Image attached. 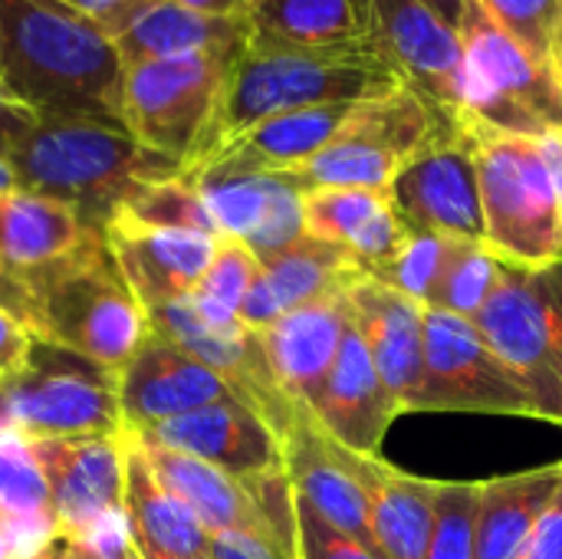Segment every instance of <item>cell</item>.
<instances>
[{
  "label": "cell",
  "instance_id": "cell-1",
  "mask_svg": "<svg viewBox=\"0 0 562 559\" xmlns=\"http://www.w3.org/2000/svg\"><path fill=\"white\" fill-rule=\"evenodd\" d=\"M0 79L40 119L122 122L119 49L63 0H0Z\"/></svg>",
  "mask_w": 562,
  "mask_h": 559
},
{
  "label": "cell",
  "instance_id": "cell-2",
  "mask_svg": "<svg viewBox=\"0 0 562 559\" xmlns=\"http://www.w3.org/2000/svg\"><path fill=\"white\" fill-rule=\"evenodd\" d=\"M0 303L40 343L86 356L115 376L151 336L148 313L119 270L102 231H89L72 254L46 267L0 273Z\"/></svg>",
  "mask_w": 562,
  "mask_h": 559
},
{
  "label": "cell",
  "instance_id": "cell-3",
  "mask_svg": "<svg viewBox=\"0 0 562 559\" xmlns=\"http://www.w3.org/2000/svg\"><path fill=\"white\" fill-rule=\"evenodd\" d=\"M7 168L16 188L66 201L92 231L138 188L181 175L178 161L145 148L122 122L95 119H40L7 155Z\"/></svg>",
  "mask_w": 562,
  "mask_h": 559
},
{
  "label": "cell",
  "instance_id": "cell-4",
  "mask_svg": "<svg viewBox=\"0 0 562 559\" xmlns=\"http://www.w3.org/2000/svg\"><path fill=\"white\" fill-rule=\"evenodd\" d=\"M398 86V76L372 53V46L286 49L250 43L231 66L211 132L191 165L204 161L221 145L270 115L333 102H366Z\"/></svg>",
  "mask_w": 562,
  "mask_h": 559
},
{
  "label": "cell",
  "instance_id": "cell-5",
  "mask_svg": "<svg viewBox=\"0 0 562 559\" xmlns=\"http://www.w3.org/2000/svg\"><path fill=\"white\" fill-rule=\"evenodd\" d=\"M481 185L484 244L514 267L562 264V214L540 142L468 125Z\"/></svg>",
  "mask_w": 562,
  "mask_h": 559
},
{
  "label": "cell",
  "instance_id": "cell-6",
  "mask_svg": "<svg viewBox=\"0 0 562 559\" xmlns=\"http://www.w3.org/2000/svg\"><path fill=\"white\" fill-rule=\"evenodd\" d=\"M464 43V125L540 138L562 132V86L550 66L497 26L477 0L461 16Z\"/></svg>",
  "mask_w": 562,
  "mask_h": 559
},
{
  "label": "cell",
  "instance_id": "cell-7",
  "mask_svg": "<svg viewBox=\"0 0 562 559\" xmlns=\"http://www.w3.org/2000/svg\"><path fill=\"white\" fill-rule=\"evenodd\" d=\"M458 122L438 115L408 86L356 105L339 135L306 165L283 171L300 194L319 188H375L389 191L395 175L441 132Z\"/></svg>",
  "mask_w": 562,
  "mask_h": 559
},
{
  "label": "cell",
  "instance_id": "cell-8",
  "mask_svg": "<svg viewBox=\"0 0 562 559\" xmlns=\"http://www.w3.org/2000/svg\"><path fill=\"white\" fill-rule=\"evenodd\" d=\"M0 425L26 441L125 435L119 376L36 339L30 362L0 382Z\"/></svg>",
  "mask_w": 562,
  "mask_h": 559
},
{
  "label": "cell",
  "instance_id": "cell-9",
  "mask_svg": "<svg viewBox=\"0 0 562 559\" xmlns=\"http://www.w3.org/2000/svg\"><path fill=\"white\" fill-rule=\"evenodd\" d=\"M227 53H184L122 66V125L151 152L191 165L211 132L231 66Z\"/></svg>",
  "mask_w": 562,
  "mask_h": 559
},
{
  "label": "cell",
  "instance_id": "cell-10",
  "mask_svg": "<svg viewBox=\"0 0 562 559\" xmlns=\"http://www.w3.org/2000/svg\"><path fill=\"white\" fill-rule=\"evenodd\" d=\"M471 323L533 392L543 422L562 428V264H504Z\"/></svg>",
  "mask_w": 562,
  "mask_h": 559
},
{
  "label": "cell",
  "instance_id": "cell-11",
  "mask_svg": "<svg viewBox=\"0 0 562 559\" xmlns=\"http://www.w3.org/2000/svg\"><path fill=\"white\" fill-rule=\"evenodd\" d=\"M415 412H471L543 422L533 392L487 346L477 326L445 310H425V376Z\"/></svg>",
  "mask_w": 562,
  "mask_h": 559
},
{
  "label": "cell",
  "instance_id": "cell-12",
  "mask_svg": "<svg viewBox=\"0 0 562 559\" xmlns=\"http://www.w3.org/2000/svg\"><path fill=\"white\" fill-rule=\"evenodd\" d=\"M372 53L438 115L464 125V43L422 0H356Z\"/></svg>",
  "mask_w": 562,
  "mask_h": 559
},
{
  "label": "cell",
  "instance_id": "cell-13",
  "mask_svg": "<svg viewBox=\"0 0 562 559\" xmlns=\"http://www.w3.org/2000/svg\"><path fill=\"white\" fill-rule=\"evenodd\" d=\"M46 481L59 537L82 540L122 521L125 435H79L30 441Z\"/></svg>",
  "mask_w": 562,
  "mask_h": 559
},
{
  "label": "cell",
  "instance_id": "cell-14",
  "mask_svg": "<svg viewBox=\"0 0 562 559\" xmlns=\"http://www.w3.org/2000/svg\"><path fill=\"white\" fill-rule=\"evenodd\" d=\"M408 231L484 241L481 185L468 125L435 135L389 188Z\"/></svg>",
  "mask_w": 562,
  "mask_h": 559
},
{
  "label": "cell",
  "instance_id": "cell-15",
  "mask_svg": "<svg viewBox=\"0 0 562 559\" xmlns=\"http://www.w3.org/2000/svg\"><path fill=\"white\" fill-rule=\"evenodd\" d=\"M128 435H135L142 445L198 458L237 481H260L283 471V445L277 432L237 399L214 402Z\"/></svg>",
  "mask_w": 562,
  "mask_h": 559
},
{
  "label": "cell",
  "instance_id": "cell-16",
  "mask_svg": "<svg viewBox=\"0 0 562 559\" xmlns=\"http://www.w3.org/2000/svg\"><path fill=\"white\" fill-rule=\"evenodd\" d=\"M198 185L217 231L247 244L257 260L296 244L303 231V194L280 175L201 168L184 175Z\"/></svg>",
  "mask_w": 562,
  "mask_h": 559
},
{
  "label": "cell",
  "instance_id": "cell-17",
  "mask_svg": "<svg viewBox=\"0 0 562 559\" xmlns=\"http://www.w3.org/2000/svg\"><path fill=\"white\" fill-rule=\"evenodd\" d=\"M346 297L356 329L362 333L398 415H415L425 376V306L369 273L352 277Z\"/></svg>",
  "mask_w": 562,
  "mask_h": 559
},
{
  "label": "cell",
  "instance_id": "cell-18",
  "mask_svg": "<svg viewBox=\"0 0 562 559\" xmlns=\"http://www.w3.org/2000/svg\"><path fill=\"white\" fill-rule=\"evenodd\" d=\"M102 237L145 313L191 300L221 241L198 231L142 227L122 217H112L102 227Z\"/></svg>",
  "mask_w": 562,
  "mask_h": 559
},
{
  "label": "cell",
  "instance_id": "cell-19",
  "mask_svg": "<svg viewBox=\"0 0 562 559\" xmlns=\"http://www.w3.org/2000/svg\"><path fill=\"white\" fill-rule=\"evenodd\" d=\"M227 399H237V392L211 366L158 336H148V343L119 372L125 432H142Z\"/></svg>",
  "mask_w": 562,
  "mask_h": 559
},
{
  "label": "cell",
  "instance_id": "cell-20",
  "mask_svg": "<svg viewBox=\"0 0 562 559\" xmlns=\"http://www.w3.org/2000/svg\"><path fill=\"white\" fill-rule=\"evenodd\" d=\"M306 412L336 445L369 458L382 451L385 435L398 418V409L375 372V362L366 349L362 333L356 329V320L342 336L333 372L326 376L316 402Z\"/></svg>",
  "mask_w": 562,
  "mask_h": 559
},
{
  "label": "cell",
  "instance_id": "cell-21",
  "mask_svg": "<svg viewBox=\"0 0 562 559\" xmlns=\"http://www.w3.org/2000/svg\"><path fill=\"white\" fill-rule=\"evenodd\" d=\"M280 445H283V474L293 494L303 497L333 527L375 550L366 491L346 461V448L336 445L306 409L296 412Z\"/></svg>",
  "mask_w": 562,
  "mask_h": 559
},
{
  "label": "cell",
  "instance_id": "cell-22",
  "mask_svg": "<svg viewBox=\"0 0 562 559\" xmlns=\"http://www.w3.org/2000/svg\"><path fill=\"white\" fill-rule=\"evenodd\" d=\"M349 323V297L346 290H339L283 313L273 326L260 333L270 372L296 405L310 409L316 402L326 376L333 372Z\"/></svg>",
  "mask_w": 562,
  "mask_h": 559
},
{
  "label": "cell",
  "instance_id": "cell-23",
  "mask_svg": "<svg viewBox=\"0 0 562 559\" xmlns=\"http://www.w3.org/2000/svg\"><path fill=\"white\" fill-rule=\"evenodd\" d=\"M359 273V264L346 250L303 234L296 244L260 260V270L240 306V326L263 333L283 313L346 290Z\"/></svg>",
  "mask_w": 562,
  "mask_h": 559
},
{
  "label": "cell",
  "instance_id": "cell-24",
  "mask_svg": "<svg viewBox=\"0 0 562 559\" xmlns=\"http://www.w3.org/2000/svg\"><path fill=\"white\" fill-rule=\"evenodd\" d=\"M306 237L346 250L362 273L382 270L408 237L389 191L375 188H319L303 194Z\"/></svg>",
  "mask_w": 562,
  "mask_h": 559
},
{
  "label": "cell",
  "instance_id": "cell-25",
  "mask_svg": "<svg viewBox=\"0 0 562 559\" xmlns=\"http://www.w3.org/2000/svg\"><path fill=\"white\" fill-rule=\"evenodd\" d=\"M359 102H333V105H310L270 115L227 145H221L204 161L184 168L181 175L201 171V168H221V171H263V175H283L300 165H306L316 152H323L339 128L349 122Z\"/></svg>",
  "mask_w": 562,
  "mask_h": 559
},
{
  "label": "cell",
  "instance_id": "cell-26",
  "mask_svg": "<svg viewBox=\"0 0 562 559\" xmlns=\"http://www.w3.org/2000/svg\"><path fill=\"white\" fill-rule=\"evenodd\" d=\"M346 461L366 491L375 550L385 559H425L435 527L438 478H418L389 465L382 455L369 458L349 448Z\"/></svg>",
  "mask_w": 562,
  "mask_h": 559
},
{
  "label": "cell",
  "instance_id": "cell-27",
  "mask_svg": "<svg viewBox=\"0 0 562 559\" xmlns=\"http://www.w3.org/2000/svg\"><path fill=\"white\" fill-rule=\"evenodd\" d=\"M125 530L142 554L207 559L211 537L198 517L158 481L138 441L125 432Z\"/></svg>",
  "mask_w": 562,
  "mask_h": 559
},
{
  "label": "cell",
  "instance_id": "cell-28",
  "mask_svg": "<svg viewBox=\"0 0 562 559\" xmlns=\"http://www.w3.org/2000/svg\"><path fill=\"white\" fill-rule=\"evenodd\" d=\"M112 43L119 49L122 66L184 53L240 56L250 46V20L207 16L171 0H155Z\"/></svg>",
  "mask_w": 562,
  "mask_h": 559
},
{
  "label": "cell",
  "instance_id": "cell-29",
  "mask_svg": "<svg viewBox=\"0 0 562 559\" xmlns=\"http://www.w3.org/2000/svg\"><path fill=\"white\" fill-rule=\"evenodd\" d=\"M562 481V461L481 481L474 559H520Z\"/></svg>",
  "mask_w": 562,
  "mask_h": 559
},
{
  "label": "cell",
  "instance_id": "cell-30",
  "mask_svg": "<svg viewBox=\"0 0 562 559\" xmlns=\"http://www.w3.org/2000/svg\"><path fill=\"white\" fill-rule=\"evenodd\" d=\"M92 227L49 194L13 188L0 194V273H26L72 254Z\"/></svg>",
  "mask_w": 562,
  "mask_h": 559
},
{
  "label": "cell",
  "instance_id": "cell-31",
  "mask_svg": "<svg viewBox=\"0 0 562 559\" xmlns=\"http://www.w3.org/2000/svg\"><path fill=\"white\" fill-rule=\"evenodd\" d=\"M59 537L46 481L26 438H0V559H30Z\"/></svg>",
  "mask_w": 562,
  "mask_h": 559
},
{
  "label": "cell",
  "instance_id": "cell-32",
  "mask_svg": "<svg viewBox=\"0 0 562 559\" xmlns=\"http://www.w3.org/2000/svg\"><path fill=\"white\" fill-rule=\"evenodd\" d=\"M250 43L286 49L369 46L356 0H254Z\"/></svg>",
  "mask_w": 562,
  "mask_h": 559
},
{
  "label": "cell",
  "instance_id": "cell-33",
  "mask_svg": "<svg viewBox=\"0 0 562 559\" xmlns=\"http://www.w3.org/2000/svg\"><path fill=\"white\" fill-rule=\"evenodd\" d=\"M257 270L260 260L247 244L234 237H221L211 267L204 270L201 283L191 293V310L198 313V320L221 333L240 329V306Z\"/></svg>",
  "mask_w": 562,
  "mask_h": 559
},
{
  "label": "cell",
  "instance_id": "cell-34",
  "mask_svg": "<svg viewBox=\"0 0 562 559\" xmlns=\"http://www.w3.org/2000/svg\"><path fill=\"white\" fill-rule=\"evenodd\" d=\"M112 217L142 224V227H161V231H198V234H214L224 237L198 191L194 181H188L184 175L175 178H161L151 181L145 188H138ZM109 217V221H112ZM105 221V224H109Z\"/></svg>",
  "mask_w": 562,
  "mask_h": 559
},
{
  "label": "cell",
  "instance_id": "cell-35",
  "mask_svg": "<svg viewBox=\"0 0 562 559\" xmlns=\"http://www.w3.org/2000/svg\"><path fill=\"white\" fill-rule=\"evenodd\" d=\"M461 237H448V234H431V231H408L405 244L398 247V254L375 273L379 283L405 293L408 300L422 303L425 310L435 303V293L441 287V277L451 264V254L458 247Z\"/></svg>",
  "mask_w": 562,
  "mask_h": 559
},
{
  "label": "cell",
  "instance_id": "cell-36",
  "mask_svg": "<svg viewBox=\"0 0 562 559\" xmlns=\"http://www.w3.org/2000/svg\"><path fill=\"white\" fill-rule=\"evenodd\" d=\"M504 260L484 241H458L451 264L441 277L435 303L428 310H445L461 320H474L501 280Z\"/></svg>",
  "mask_w": 562,
  "mask_h": 559
},
{
  "label": "cell",
  "instance_id": "cell-37",
  "mask_svg": "<svg viewBox=\"0 0 562 559\" xmlns=\"http://www.w3.org/2000/svg\"><path fill=\"white\" fill-rule=\"evenodd\" d=\"M481 481H441L435 497V527L425 559H474L477 554Z\"/></svg>",
  "mask_w": 562,
  "mask_h": 559
},
{
  "label": "cell",
  "instance_id": "cell-38",
  "mask_svg": "<svg viewBox=\"0 0 562 559\" xmlns=\"http://www.w3.org/2000/svg\"><path fill=\"white\" fill-rule=\"evenodd\" d=\"M484 13L517 36L530 53L550 59V40L562 16V0H477Z\"/></svg>",
  "mask_w": 562,
  "mask_h": 559
},
{
  "label": "cell",
  "instance_id": "cell-39",
  "mask_svg": "<svg viewBox=\"0 0 562 559\" xmlns=\"http://www.w3.org/2000/svg\"><path fill=\"white\" fill-rule=\"evenodd\" d=\"M293 517H296V559H385L379 550L333 527L296 494H293Z\"/></svg>",
  "mask_w": 562,
  "mask_h": 559
},
{
  "label": "cell",
  "instance_id": "cell-40",
  "mask_svg": "<svg viewBox=\"0 0 562 559\" xmlns=\"http://www.w3.org/2000/svg\"><path fill=\"white\" fill-rule=\"evenodd\" d=\"M207 559H296V544L277 534H211Z\"/></svg>",
  "mask_w": 562,
  "mask_h": 559
},
{
  "label": "cell",
  "instance_id": "cell-41",
  "mask_svg": "<svg viewBox=\"0 0 562 559\" xmlns=\"http://www.w3.org/2000/svg\"><path fill=\"white\" fill-rule=\"evenodd\" d=\"M33 343L36 336L26 329V323L10 306L0 303V382L16 376L30 362Z\"/></svg>",
  "mask_w": 562,
  "mask_h": 559
},
{
  "label": "cell",
  "instance_id": "cell-42",
  "mask_svg": "<svg viewBox=\"0 0 562 559\" xmlns=\"http://www.w3.org/2000/svg\"><path fill=\"white\" fill-rule=\"evenodd\" d=\"M69 559H135L132 537L125 530V517L82 540H69Z\"/></svg>",
  "mask_w": 562,
  "mask_h": 559
},
{
  "label": "cell",
  "instance_id": "cell-43",
  "mask_svg": "<svg viewBox=\"0 0 562 559\" xmlns=\"http://www.w3.org/2000/svg\"><path fill=\"white\" fill-rule=\"evenodd\" d=\"M66 7L79 10L82 16H89L92 23H99L112 40L155 0H63Z\"/></svg>",
  "mask_w": 562,
  "mask_h": 559
},
{
  "label": "cell",
  "instance_id": "cell-44",
  "mask_svg": "<svg viewBox=\"0 0 562 559\" xmlns=\"http://www.w3.org/2000/svg\"><path fill=\"white\" fill-rule=\"evenodd\" d=\"M40 122V115L23 105L0 79V158L7 161V155L30 135V128Z\"/></svg>",
  "mask_w": 562,
  "mask_h": 559
},
{
  "label": "cell",
  "instance_id": "cell-45",
  "mask_svg": "<svg viewBox=\"0 0 562 559\" xmlns=\"http://www.w3.org/2000/svg\"><path fill=\"white\" fill-rule=\"evenodd\" d=\"M524 559H562V481L524 550Z\"/></svg>",
  "mask_w": 562,
  "mask_h": 559
},
{
  "label": "cell",
  "instance_id": "cell-46",
  "mask_svg": "<svg viewBox=\"0 0 562 559\" xmlns=\"http://www.w3.org/2000/svg\"><path fill=\"white\" fill-rule=\"evenodd\" d=\"M181 3L188 10L207 13V16H237V20H250V3L254 0H171Z\"/></svg>",
  "mask_w": 562,
  "mask_h": 559
},
{
  "label": "cell",
  "instance_id": "cell-47",
  "mask_svg": "<svg viewBox=\"0 0 562 559\" xmlns=\"http://www.w3.org/2000/svg\"><path fill=\"white\" fill-rule=\"evenodd\" d=\"M537 142H540L543 161H547V168H550L553 191H557V204H560L562 214V132H547V135H540Z\"/></svg>",
  "mask_w": 562,
  "mask_h": 559
},
{
  "label": "cell",
  "instance_id": "cell-48",
  "mask_svg": "<svg viewBox=\"0 0 562 559\" xmlns=\"http://www.w3.org/2000/svg\"><path fill=\"white\" fill-rule=\"evenodd\" d=\"M422 3H428L445 23H451V26H461V16H464V7H468V0H422Z\"/></svg>",
  "mask_w": 562,
  "mask_h": 559
},
{
  "label": "cell",
  "instance_id": "cell-49",
  "mask_svg": "<svg viewBox=\"0 0 562 559\" xmlns=\"http://www.w3.org/2000/svg\"><path fill=\"white\" fill-rule=\"evenodd\" d=\"M30 559H69V540L66 537H53L40 554H33Z\"/></svg>",
  "mask_w": 562,
  "mask_h": 559
},
{
  "label": "cell",
  "instance_id": "cell-50",
  "mask_svg": "<svg viewBox=\"0 0 562 559\" xmlns=\"http://www.w3.org/2000/svg\"><path fill=\"white\" fill-rule=\"evenodd\" d=\"M550 66H553V72H557V79H560L562 86V16L560 23H557V30H553V40H550Z\"/></svg>",
  "mask_w": 562,
  "mask_h": 559
},
{
  "label": "cell",
  "instance_id": "cell-51",
  "mask_svg": "<svg viewBox=\"0 0 562 559\" xmlns=\"http://www.w3.org/2000/svg\"><path fill=\"white\" fill-rule=\"evenodd\" d=\"M13 188H16V181H13V175H10L7 161L0 158V194H7V191H13Z\"/></svg>",
  "mask_w": 562,
  "mask_h": 559
},
{
  "label": "cell",
  "instance_id": "cell-52",
  "mask_svg": "<svg viewBox=\"0 0 562 559\" xmlns=\"http://www.w3.org/2000/svg\"><path fill=\"white\" fill-rule=\"evenodd\" d=\"M138 559H191V557H165V554H142V550H135Z\"/></svg>",
  "mask_w": 562,
  "mask_h": 559
},
{
  "label": "cell",
  "instance_id": "cell-53",
  "mask_svg": "<svg viewBox=\"0 0 562 559\" xmlns=\"http://www.w3.org/2000/svg\"><path fill=\"white\" fill-rule=\"evenodd\" d=\"M3 435H7V428H3V425H0V438H3Z\"/></svg>",
  "mask_w": 562,
  "mask_h": 559
},
{
  "label": "cell",
  "instance_id": "cell-54",
  "mask_svg": "<svg viewBox=\"0 0 562 559\" xmlns=\"http://www.w3.org/2000/svg\"><path fill=\"white\" fill-rule=\"evenodd\" d=\"M520 559H524V557H520Z\"/></svg>",
  "mask_w": 562,
  "mask_h": 559
}]
</instances>
